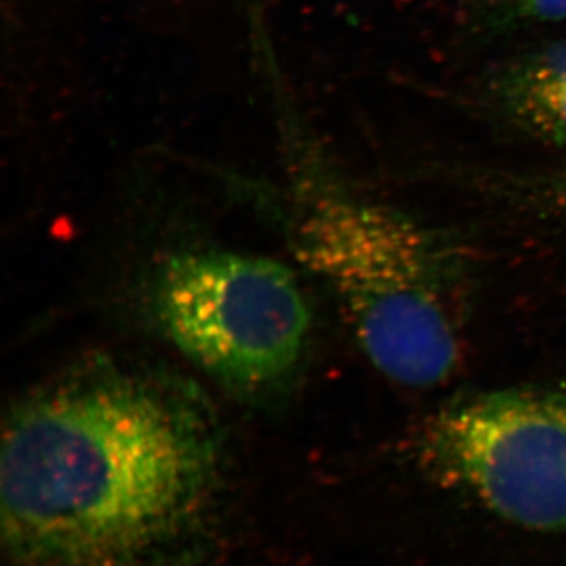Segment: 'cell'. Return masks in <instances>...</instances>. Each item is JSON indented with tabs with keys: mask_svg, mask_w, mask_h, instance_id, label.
Wrapping results in <instances>:
<instances>
[{
	"mask_svg": "<svg viewBox=\"0 0 566 566\" xmlns=\"http://www.w3.org/2000/svg\"><path fill=\"white\" fill-rule=\"evenodd\" d=\"M218 422L188 382L92 365L25 395L3 423L2 535L31 566H158L207 515Z\"/></svg>",
	"mask_w": 566,
	"mask_h": 566,
	"instance_id": "obj_1",
	"label": "cell"
},
{
	"mask_svg": "<svg viewBox=\"0 0 566 566\" xmlns=\"http://www.w3.org/2000/svg\"><path fill=\"white\" fill-rule=\"evenodd\" d=\"M282 164L290 243L337 303L382 376L444 385L461 357V263L412 216L353 188L294 98L273 41L253 51Z\"/></svg>",
	"mask_w": 566,
	"mask_h": 566,
	"instance_id": "obj_2",
	"label": "cell"
},
{
	"mask_svg": "<svg viewBox=\"0 0 566 566\" xmlns=\"http://www.w3.org/2000/svg\"><path fill=\"white\" fill-rule=\"evenodd\" d=\"M151 301L174 345L232 389H273L303 359L311 312L296 275L275 260L177 253L159 266Z\"/></svg>",
	"mask_w": 566,
	"mask_h": 566,
	"instance_id": "obj_3",
	"label": "cell"
},
{
	"mask_svg": "<svg viewBox=\"0 0 566 566\" xmlns=\"http://www.w3.org/2000/svg\"><path fill=\"white\" fill-rule=\"evenodd\" d=\"M416 463L444 490L513 526L566 534V392L464 395L428 416Z\"/></svg>",
	"mask_w": 566,
	"mask_h": 566,
	"instance_id": "obj_4",
	"label": "cell"
},
{
	"mask_svg": "<svg viewBox=\"0 0 566 566\" xmlns=\"http://www.w3.org/2000/svg\"><path fill=\"white\" fill-rule=\"evenodd\" d=\"M480 103L506 132L566 147V41L495 66L480 85Z\"/></svg>",
	"mask_w": 566,
	"mask_h": 566,
	"instance_id": "obj_5",
	"label": "cell"
},
{
	"mask_svg": "<svg viewBox=\"0 0 566 566\" xmlns=\"http://www.w3.org/2000/svg\"><path fill=\"white\" fill-rule=\"evenodd\" d=\"M566 21V0H464L469 39L494 41L536 25Z\"/></svg>",
	"mask_w": 566,
	"mask_h": 566,
	"instance_id": "obj_6",
	"label": "cell"
},
{
	"mask_svg": "<svg viewBox=\"0 0 566 566\" xmlns=\"http://www.w3.org/2000/svg\"><path fill=\"white\" fill-rule=\"evenodd\" d=\"M531 189L547 210L566 222V164L534 178Z\"/></svg>",
	"mask_w": 566,
	"mask_h": 566,
	"instance_id": "obj_7",
	"label": "cell"
}]
</instances>
